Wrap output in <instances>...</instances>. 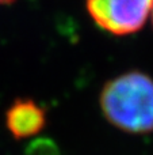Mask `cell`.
I'll return each instance as SVG.
<instances>
[{
  "label": "cell",
  "mask_w": 153,
  "mask_h": 155,
  "mask_svg": "<svg viewBox=\"0 0 153 155\" xmlns=\"http://www.w3.org/2000/svg\"><path fill=\"white\" fill-rule=\"evenodd\" d=\"M106 120L129 134L153 132V78L129 71L107 82L100 93Z\"/></svg>",
  "instance_id": "6da1fadb"
},
{
  "label": "cell",
  "mask_w": 153,
  "mask_h": 155,
  "mask_svg": "<svg viewBox=\"0 0 153 155\" xmlns=\"http://www.w3.org/2000/svg\"><path fill=\"white\" fill-rule=\"evenodd\" d=\"M92 21L114 35H129L145 26L153 10V0H87Z\"/></svg>",
  "instance_id": "7a4b0ae2"
},
{
  "label": "cell",
  "mask_w": 153,
  "mask_h": 155,
  "mask_svg": "<svg viewBox=\"0 0 153 155\" xmlns=\"http://www.w3.org/2000/svg\"><path fill=\"white\" fill-rule=\"evenodd\" d=\"M45 123V110L31 99H16L5 113L7 128L16 139H26L38 134Z\"/></svg>",
  "instance_id": "3957f363"
},
{
  "label": "cell",
  "mask_w": 153,
  "mask_h": 155,
  "mask_svg": "<svg viewBox=\"0 0 153 155\" xmlns=\"http://www.w3.org/2000/svg\"><path fill=\"white\" fill-rule=\"evenodd\" d=\"M15 2V0H0V5L2 4H10V3Z\"/></svg>",
  "instance_id": "277c9868"
},
{
  "label": "cell",
  "mask_w": 153,
  "mask_h": 155,
  "mask_svg": "<svg viewBox=\"0 0 153 155\" xmlns=\"http://www.w3.org/2000/svg\"><path fill=\"white\" fill-rule=\"evenodd\" d=\"M151 15H152V23H153V10H152V14H151Z\"/></svg>",
  "instance_id": "5b68a950"
}]
</instances>
